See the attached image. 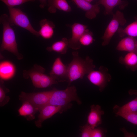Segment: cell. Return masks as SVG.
<instances>
[{"mask_svg":"<svg viewBox=\"0 0 137 137\" xmlns=\"http://www.w3.org/2000/svg\"><path fill=\"white\" fill-rule=\"evenodd\" d=\"M3 80L0 79V105L3 106L8 103L10 100L9 96H7L6 94L9 91L8 89L5 87Z\"/></svg>","mask_w":137,"mask_h":137,"instance_id":"cell-25","label":"cell"},{"mask_svg":"<svg viewBox=\"0 0 137 137\" xmlns=\"http://www.w3.org/2000/svg\"><path fill=\"white\" fill-rule=\"evenodd\" d=\"M104 113L99 105L93 104L91 106L90 110L87 117V123L92 129L101 124L102 116Z\"/></svg>","mask_w":137,"mask_h":137,"instance_id":"cell-12","label":"cell"},{"mask_svg":"<svg viewBox=\"0 0 137 137\" xmlns=\"http://www.w3.org/2000/svg\"><path fill=\"white\" fill-rule=\"evenodd\" d=\"M64 111L60 106L48 104L42 107L39 112L38 119L35 122L36 126L38 128L42 127V124L45 120L51 117L58 112L60 113Z\"/></svg>","mask_w":137,"mask_h":137,"instance_id":"cell-10","label":"cell"},{"mask_svg":"<svg viewBox=\"0 0 137 137\" xmlns=\"http://www.w3.org/2000/svg\"><path fill=\"white\" fill-rule=\"evenodd\" d=\"M104 136L103 130L100 128H95L92 129L91 137H102Z\"/></svg>","mask_w":137,"mask_h":137,"instance_id":"cell-30","label":"cell"},{"mask_svg":"<svg viewBox=\"0 0 137 137\" xmlns=\"http://www.w3.org/2000/svg\"><path fill=\"white\" fill-rule=\"evenodd\" d=\"M49 76L58 82H68L67 65L63 63L60 57L57 58L54 62Z\"/></svg>","mask_w":137,"mask_h":137,"instance_id":"cell-9","label":"cell"},{"mask_svg":"<svg viewBox=\"0 0 137 137\" xmlns=\"http://www.w3.org/2000/svg\"><path fill=\"white\" fill-rule=\"evenodd\" d=\"M58 83L57 81L50 76L43 73L41 76L37 88H45Z\"/></svg>","mask_w":137,"mask_h":137,"instance_id":"cell-24","label":"cell"},{"mask_svg":"<svg viewBox=\"0 0 137 137\" xmlns=\"http://www.w3.org/2000/svg\"><path fill=\"white\" fill-rule=\"evenodd\" d=\"M40 2V7L41 8H44L47 5V0H38Z\"/></svg>","mask_w":137,"mask_h":137,"instance_id":"cell-31","label":"cell"},{"mask_svg":"<svg viewBox=\"0 0 137 137\" xmlns=\"http://www.w3.org/2000/svg\"><path fill=\"white\" fill-rule=\"evenodd\" d=\"M119 62L126 67L133 71L137 70V53L129 52L124 56L120 57Z\"/></svg>","mask_w":137,"mask_h":137,"instance_id":"cell-18","label":"cell"},{"mask_svg":"<svg viewBox=\"0 0 137 137\" xmlns=\"http://www.w3.org/2000/svg\"><path fill=\"white\" fill-rule=\"evenodd\" d=\"M68 47V39L64 37L61 40L54 42L51 46L47 47L46 50L49 52L54 51L64 54L67 53Z\"/></svg>","mask_w":137,"mask_h":137,"instance_id":"cell-21","label":"cell"},{"mask_svg":"<svg viewBox=\"0 0 137 137\" xmlns=\"http://www.w3.org/2000/svg\"><path fill=\"white\" fill-rule=\"evenodd\" d=\"M45 71V69L41 66L36 64L31 69L25 71L24 72V76L26 78L29 77L33 86L37 88L41 76Z\"/></svg>","mask_w":137,"mask_h":137,"instance_id":"cell-15","label":"cell"},{"mask_svg":"<svg viewBox=\"0 0 137 137\" xmlns=\"http://www.w3.org/2000/svg\"><path fill=\"white\" fill-rule=\"evenodd\" d=\"M47 5L48 11L51 13L56 12L57 9L69 12L71 8L66 0H48Z\"/></svg>","mask_w":137,"mask_h":137,"instance_id":"cell-17","label":"cell"},{"mask_svg":"<svg viewBox=\"0 0 137 137\" xmlns=\"http://www.w3.org/2000/svg\"><path fill=\"white\" fill-rule=\"evenodd\" d=\"M77 5L78 8L85 11V16L92 19L95 18L100 12L99 4L93 5L85 0H72Z\"/></svg>","mask_w":137,"mask_h":137,"instance_id":"cell-11","label":"cell"},{"mask_svg":"<svg viewBox=\"0 0 137 137\" xmlns=\"http://www.w3.org/2000/svg\"><path fill=\"white\" fill-rule=\"evenodd\" d=\"M135 19L134 22L125 28H119L117 31L120 37L126 35L133 37H137V17Z\"/></svg>","mask_w":137,"mask_h":137,"instance_id":"cell-23","label":"cell"},{"mask_svg":"<svg viewBox=\"0 0 137 137\" xmlns=\"http://www.w3.org/2000/svg\"><path fill=\"white\" fill-rule=\"evenodd\" d=\"M0 21L3 27L0 51H8L14 54L18 60L22 59L23 57L18 52L15 34L11 27L9 16L6 14H3L0 16Z\"/></svg>","mask_w":137,"mask_h":137,"instance_id":"cell-2","label":"cell"},{"mask_svg":"<svg viewBox=\"0 0 137 137\" xmlns=\"http://www.w3.org/2000/svg\"><path fill=\"white\" fill-rule=\"evenodd\" d=\"M93 33L88 29L82 35L79 40L81 45L84 46H88L92 44L95 40L93 37Z\"/></svg>","mask_w":137,"mask_h":137,"instance_id":"cell-26","label":"cell"},{"mask_svg":"<svg viewBox=\"0 0 137 137\" xmlns=\"http://www.w3.org/2000/svg\"><path fill=\"white\" fill-rule=\"evenodd\" d=\"M130 95H135L137 96V90L134 89H130L128 92Z\"/></svg>","mask_w":137,"mask_h":137,"instance_id":"cell-32","label":"cell"},{"mask_svg":"<svg viewBox=\"0 0 137 137\" xmlns=\"http://www.w3.org/2000/svg\"><path fill=\"white\" fill-rule=\"evenodd\" d=\"M72 35L68 39V47L75 50L79 49L81 45L79 40L88 30L87 26L80 23H75L71 26Z\"/></svg>","mask_w":137,"mask_h":137,"instance_id":"cell-8","label":"cell"},{"mask_svg":"<svg viewBox=\"0 0 137 137\" xmlns=\"http://www.w3.org/2000/svg\"><path fill=\"white\" fill-rule=\"evenodd\" d=\"M85 0L87 1V2L90 3L93 0Z\"/></svg>","mask_w":137,"mask_h":137,"instance_id":"cell-33","label":"cell"},{"mask_svg":"<svg viewBox=\"0 0 137 137\" xmlns=\"http://www.w3.org/2000/svg\"><path fill=\"white\" fill-rule=\"evenodd\" d=\"M39 25L41 27L38 31L39 36L45 39L51 38L54 33L55 26L54 23L48 19H44L40 21Z\"/></svg>","mask_w":137,"mask_h":137,"instance_id":"cell-16","label":"cell"},{"mask_svg":"<svg viewBox=\"0 0 137 137\" xmlns=\"http://www.w3.org/2000/svg\"><path fill=\"white\" fill-rule=\"evenodd\" d=\"M97 4L104 6L105 15L113 14V10L117 6H119L121 9H123L127 4L125 1L121 0H99Z\"/></svg>","mask_w":137,"mask_h":137,"instance_id":"cell-20","label":"cell"},{"mask_svg":"<svg viewBox=\"0 0 137 137\" xmlns=\"http://www.w3.org/2000/svg\"><path fill=\"white\" fill-rule=\"evenodd\" d=\"M113 15V18L101 37L103 40L102 45L103 46L109 44L112 36L119 28V26L124 25L126 22L123 13L120 11H117L116 13Z\"/></svg>","mask_w":137,"mask_h":137,"instance_id":"cell-6","label":"cell"},{"mask_svg":"<svg viewBox=\"0 0 137 137\" xmlns=\"http://www.w3.org/2000/svg\"><path fill=\"white\" fill-rule=\"evenodd\" d=\"M134 125H137V111L116 114Z\"/></svg>","mask_w":137,"mask_h":137,"instance_id":"cell-27","label":"cell"},{"mask_svg":"<svg viewBox=\"0 0 137 137\" xmlns=\"http://www.w3.org/2000/svg\"><path fill=\"white\" fill-rule=\"evenodd\" d=\"M9 10L10 22L12 25H16L23 28L35 36H39L38 32L33 28L27 15L20 9L7 7Z\"/></svg>","mask_w":137,"mask_h":137,"instance_id":"cell-4","label":"cell"},{"mask_svg":"<svg viewBox=\"0 0 137 137\" xmlns=\"http://www.w3.org/2000/svg\"><path fill=\"white\" fill-rule=\"evenodd\" d=\"M36 0H0L6 5L7 7H14L21 5L28 2L34 1Z\"/></svg>","mask_w":137,"mask_h":137,"instance_id":"cell-28","label":"cell"},{"mask_svg":"<svg viewBox=\"0 0 137 137\" xmlns=\"http://www.w3.org/2000/svg\"><path fill=\"white\" fill-rule=\"evenodd\" d=\"M38 110L30 103L24 101L18 110L19 115L24 116L27 120L31 121L35 118V114Z\"/></svg>","mask_w":137,"mask_h":137,"instance_id":"cell-19","label":"cell"},{"mask_svg":"<svg viewBox=\"0 0 137 137\" xmlns=\"http://www.w3.org/2000/svg\"><path fill=\"white\" fill-rule=\"evenodd\" d=\"M52 90L48 104L61 107L64 111L70 108L71 102L75 101L78 104H81L74 86H68L64 90L54 89Z\"/></svg>","mask_w":137,"mask_h":137,"instance_id":"cell-3","label":"cell"},{"mask_svg":"<svg viewBox=\"0 0 137 137\" xmlns=\"http://www.w3.org/2000/svg\"><path fill=\"white\" fill-rule=\"evenodd\" d=\"M16 71L14 64L8 61H2L0 63V77L3 80H8L12 78Z\"/></svg>","mask_w":137,"mask_h":137,"instance_id":"cell-14","label":"cell"},{"mask_svg":"<svg viewBox=\"0 0 137 137\" xmlns=\"http://www.w3.org/2000/svg\"><path fill=\"white\" fill-rule=\"evenodd\" d=\"M116 49L119 51L137 53V40L131 36H128L125 37L119 41Z\"/></svg>","mask_w":137,"mask_h":137,"instance_id":"cell-13","label":"cell"},{"mask_svg":"<svg viewBox=\"0 0 137 137\" xmlns=\"http://www.w3.org/2000/svg\"><path fill=\"white\" fill-rule=\"evenodd\" d=\"M87 77L90 82L99 87L101 92L104 90L112 78L108 68L103 66H100L98 70L91 71L87 74Z\"/></svg>","mask_w":137,"mask_h":137,"instance_id":"cell-7","label":"cell"},{"mask_svg":"<svg viewBox=\"0 0 137 137\" xmlns=\"http://www.w3.org/2000/svg\"><path fill=\"white\" fill-rule=\"evenodd\" d=\"M81 137H91L92 129L90 125L87 123L81 128Z\"/></svg>","mask_w":137,"mask_h":137,"instance_id":"cell-29","label":"cell"},{"mask_svg":"<svg viewBox=\"0 0 137 137\" xmlns=\"http://www.w3.org/2000/svg\"><path fill=\"white\" fill-rule=\"evenodd\" d=\"M52 90L38 92L27 93L21 92L19 96L22 102H28L32 105L38 111L49 104Z\"/></svg>","mask_w":137,"mask_h":137,"instance_id":"cell-5","label":"cell"},{"mask_svg":"<svg viewBox=\"0 0 137 137\" xmlns=\"http://www.w3.org/2000/svg\"><path fill=\"white\" fill-rule=\"evenodd\" d=\"M72 54V60L67 65L68 86L74 81L83 79L85 75L94 70L96 67L93 60L89 56L83 59L79 56L77 51L73 52Z\"/></svg>","mask_w":137,"mask_h":137,"instance_id":"cell-1","label":"cell"},{"mask_svg":"<svg viewBox=\"0 0 137 137\" xmlns=\"http://www.w3.org/2000/svg\"><path fill=\"white\" fill-rule=\"evenodd\" d=\"M113 110L115 114L137 111V97L122 107L115 105Z\"/></svg>","mask_w":137,"mask_h":137,"instance_id":"cell-22","label":"cell"}]
</instances>
